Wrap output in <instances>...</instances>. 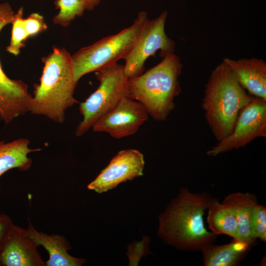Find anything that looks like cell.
I'll return each mask as SVG.
<instances>
[{"label": "cell", "mask_w": 266, "mask_h": 266, "mask_svg": "<svg viewBox=\"0 0 266 266\" xmlns=\"http://www.w3.org/2000/svg\"><path fill=\"white\" fill-rule=\"evenodd\" d=\"M216 199L205 192L181 188L159 217V236L166 244L183 251H200L214 243L218 235L205 228L203 216Z\"/></svg>", "instance_id": "1"}, {"label": "cell", "mask_w": 266, "mask_h": 266, "mask_svg": "<svg viewBox=\"0 0 266 266\" xmlns=\"http://www.w3.org/2000/svg\"><path fill=\"white\" fill-rule=\"evenodd\" d=\"M43 62L40 83L30 100L29 112L61 124L66 110L77 102L74 98L77 82L71 55L65 48H54Z\"/></svg>", "instance_id": "2"}, {"label": "cell", "mask_w": 266, "mask_h": 266, "mask_svg": "<svg viewBox=\"0 0 266 266\" xmlns=\"http://www.w3.org/2000/svg\"><path fill=\"white\" fill-rule=\"evenodd\" d=\"M252 98L223 62L213 70L205 87L201 106L218 142L232 132L240 111Z\"/></svg>", "instance_id": "3"}, {"label": "cell", "mask_w": 266, "mask_h": 266, "mask_svg": "<svg viewBox=\"0 0 266 266\" xmlns=\"http://www.w3.org/2000/svg\"><path fill=\"white\" fill-rule=\"evenodd\" d=\"M182 68L176 55H166L153 67L129 79V98L140 102L155 120L166 121L175 108V98L181 92L178 78Z\"/></svg>", "instance_id": "4"}, {"label": "cell", "mask_w": 266, "mask_h": 266, "mask_svg": "<svg viewBox=\"0 0 266 266\" xmlns=\"http://www.w3.org/2000/svg\"><path fill=\"white\" fill-rule=\"evenodd\" d=\"M148 20L147 13L140 11L130 27L82 48L71 55L76 81L89 73L123 59L133 47Z\"/></svg>", "instance_id": "5"}, {"label": "cell", "mask_w": 266, "mask_h": 266, "mask_svg": "<svg viewBox=\"0 0 266 266\" xmlns=\"http://www.w3.org/2000/svg\"><path fill=\"white\" fill-rule=\"evenodd\" d=\"M100 82L97 89L79 105L83 116L75 134L83 135L102 116L113 109L124 98L128 97V80L123 65L117 63L96 73Z\"/></svg>", "instance_id": "6"}, {"label": "cell", "mask_w": 266, "mask_h": 266, "mask_svg": "<svg viewBox=\"0 0 266 266\" xmlns=\"http://www.w3.org/2000/svg\"><path fill=\"white\" fill-rule=\"evenodd\" d=\"M167 15L165 11L158 17L148 20L133 47L123 58L124 71L128 79L143 73L146 61L157 51L162 57L174 52L175 43L165 32Z\"/></svg>", "instance_id": "7"}, {"label": "cell", "mask_w": 266, "mask_h": 266, "mask_svg": "<svg viewBox=\"0 0 266 266\" xmlns=\"http://www.w3.org/2000/svg\"><path fill=\"white\" fill-rule=\"evenodd\" d=\"M266 137V100L252 97L240 111L232 132L206 152L210 157L244 147L258 137Z\"/></svg>", "instance_id": "8"}, {"label": "cell", "mask_w": 266, "mask_h": 266, "mask_svg": "<svg viewBox=\"0 0 266 266\" xmlns=\"http://www.w3.org/2000/svg\"><path fill=\"white\" fill-rule=\"evenodd\" d=\"M15 14L8 3H0V33L12 23ZM32 97L27 85L21 80L7 76L0 62V122L9 124L29 112Z\"/></svg>", "instance_id": "9"}, {"label": "cell", "mask_w": 266, "mask_h": 266, "mask_svg": "<svg viewBox=\"0 0 266 266\" xmlns=\"http://www.w3.org/2000/svg\"><path fill=\"white\" fill-rule=\"evenodd\" d=\"M148 117V111L140 102L125 97L92 129L95 132L105 133L120 139L135 133Z\"/></svg>", "instance_id": "10"}, {"label": "cell", "mask_w": 266, "mask_h": 266, "mask_svg": "<svg viewBox=\"0 0 266 266\" xmlns=\"http://www.w3.org/2000/svg\"><path fill=\"white\" fill-rule=\"evenodd\" d=\"M144 165V156L138 150H122L87 187L98 193L106 192L121 183L142 175Z\"/></svg>", "instance_id": "11"}, {"label": "cell", "mask_w": 266, "mask_h": 266, "mask_svg": "<svg viewBox=\"0 0 266 266\" xmlns=\"http://www.w3.org/2000/svg\"><path fill=\"white\" fill-rule=\"evenodd\" d=\"M27 229L12 225L0 249V266H45Z\"/></svg>", "instance_id": "12"}, {"label": "cell", "mask_w": 266, "mask_h": 266, "mask_svg": "<svg viewBox=\"0 0 266 266\" xmlns=\"http://www.w3.org/2000/svg\"><path fill=\"white\" fill-rule=\"evenodd\" d=\"M223 62L250 95L266 100V63L264 60L254 58L234 60L226 58Z\"/></svg>", "instance_id": "13"}, {"label": "cell", "mask_w": 266, "mask_h": 266, "mask_svg": "<svg viewBox=\"0 0 266 266\" xmlns=\"http://www.w3.org/2000/svg\"><path fill=\"white\" fill-rule=\"evenodd\" d=\"M27 231L35 243L43 246L48 252L49 259L45 266H81L85 263V259L74 257L68 253L71 247L64 236L38 231L29 218Z\"/></svg>", "instance_id": "14"}, {"label": "cell", "mask_w": 266, "mask_h": 266, "mask_svg": "<svg viewBox=\"0 0 266 266\" xmlns=\"http://www.w3.org/2000/svg\"><path fill=\"white\" fill-rule=\"evenodd\" d=\"M257 203L254 194L242 192L228 194L222 203L231 210L236 219L237 230L235 238L252 245L255 240L251 234L250 220L253 208Z\"/></svg>", "instance_id": "15"}, {"label": "cell", "mask_w": 266, "mask_h": 266, "mask_svg": "<svg viewBox=\"0 0 266 266\" xmlns=\"http://www.w3.org/2000/svg\"><path fill=\"white\" fill-rule=\"evenodd\" d=\"M252 246L233 238L228 244L216 245L213 243L203 247L200 251L204 266H235L243 259Z\"/></svg>", "instance_id": "16"}, {"label": "cell", "mask_w": 266, "mask_h": 266, "mask_svg": "<svg viewBox=\"0 0 266 266\" xmlns=\"http://www.w3.org/2000/svg\"><path fill=\"white\" fill-rule=\"evenodd\" d=\"M30 141L20 138L10 142L0 141V177L7 171L18 168L21 171L30 169L32 160L29 154L41 150L30 147Z\"/></svg>", "instance_id": "17"}, {"label": "cell", "mask_w": 266, "mask_h": 266, "mask_svg": "<svg viewBox=\"0 0 266 266\" xmlns=\"http://www.w3.org/2000/svg\"><path fill=\"white\" fill-rule=\"evenodd\" d=\"M207 216L208 228L218 235L226 234L236 238L237 224L231 210L216 199L209 206Z\"/></svg>", "instance_id": "18"}, {"label": "cell", "mask_w": 266, "mask_h": 266, "mask_svg": "<svg viewBox=\"0 0 266 266\" xmlns=\"http://www.w3.org/2000/svg\"><path fill=\"white\" fill-rule=\"evenodd\" d=\"M100 2V0H57L55 3L59 12L53 18V22L67 27L86 11L94 9Z\"/></svg>", "instance_id": "19"}, {"label": "cell", "mask_w": 266, "mask_h": 266, "mask_svg": "<svg viewBox=\"0 0 266 266\" xmlns=\"http://www.w3.org/2000/svg\"><path fill=\"white\" fill-rule=\"evenodd\" d=\"M23 16V9L21 7L15 14L12 22L11 39L6 48L7 52L15 56L19 54L20 49L24 45V42L28 38Z\"/></svg>", "instance_id": "20"}, {"label": "cell", "mask_w": 266, "mask_h": 266, "mask_svg": "<svg viewBox=\"0 0 266 266\" xmlns=\"http://www.w3.org/2000/svg\"><path fill=\"white\" fill-rule=\"evenodd\" d=\"M250 232L252 238L266 241V208L256 204L252 210L250 220Z\"/></svg>", "instance_id": "21"}, {"label": "cell", "mask_w": 266, "mask_h": 266, "mask_svg": "<svg viewBox=\"0 0 266 266\" xmlns=\"http://www.w3.org/2000/svg\"><path fill=\"white\" fill-rule=\"evenodd\" d=\"M24 21L28 38L43 32L47 28L43 17L37 13L31 14L24 19Z\"/></svg>", "instance_id": "22"}, {"label": "cell", "mask_w": 266, "mask_h": 266, "mask_svg": "<svg viewBox=\"0 0 266 266\" xmlns=\"http://www.w3.org/2000/svg\"><path fill=\"white\" fill-rule=\"evenodd\" d=\"M149 238L146 237L142 241L133 243L129 246L127 255L130 266H136L141 257L148 253Z\"/></svg>", "instance_id": "23"}, {"label": "cell", "mask_w": 266, "mask_h": 266, "mask_svg": "<svg viewBox=\"0 0 266 266\" xmlns=\"http://www.w3.org/2000/svg\"><path fill=\"white\" fill-rule=\"evenodd\" d=\"M13 223L11 218L5 214H0V249Z\"/></svg>", "instance_id": "24"}]
</instances>
